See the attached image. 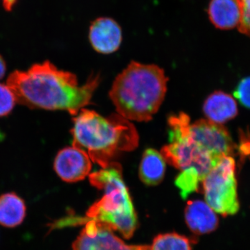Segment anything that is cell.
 <instances>
[{"mask_svg":"<svg viewBox=\"0 0 250 250\" xmlns=\"http://www.w3.org/2000/svg\"><path fill=\"white\" fill-rule=\"evenodd\" d=\"M100 81L99 75H94L80 85L76 75L45 62L34 64L27 71L13 72L7 85L21 104L49 111L62 110L76 116L89 104Z\"/></svg>","mask_w":250,"mask_h":250,"instance_id":"1","label":"cell"},{"mask_svg":"<svg viewBox=\"0 0 250 250\" xmlns=\"http://www.w3.org/2000/svg\"><path fill=\"white\" fill-rule=\"evenodd\" d=\"M73 122L72 146L84 150L102 168L121 153L131 152L139 146L134 125L118 113L105 118L92 110L82 109Z\"/></svg>","mask_w":250,"mask_h":250,"instance_id":"2","label":"cell"},{"mask_svg":"<svg viewBox=\"0 0 250 250\" xmlns=\"http://www.w3.org/2000/svg\"><path fill=\"white\" fill-rule=\"evenodd\" d=\"M167 81L158 65L130 62L117 76L109 92L117 113L129 121H151L165 99Z\"/></svg>","mask_w":250,"mask_h":250,"instance_id":"3","label":"cell"},{"mask_svg":"<svg viewBox=\"0 0 250 250\" xmlns=\"http://www.w3.org/2000/svg\"><path fill=\"white\" fill-rule=\"evenodd\" d=\"M89 180L93 187L104 190V195L90 207L86 218L70 220L68 223L79 225L94 220L119 231L125 238H131L137 228V217L123 180L122 166L113 161L90 174Z\"/></svg>","mask_w":250,"mask_h":250,"instance_id":"4","label":"cell"},{"mask_svg":"<svg viewBox=\"0 0 250 250\" xmlns=\"http://www.w3.org/2000/svg\"><path fill=\"white\" fill-rule=\"evenodd\" d=\"M190 125V117L186 113L171 116L168 118L170 143L162 148L161 153L170 166L181 171L195 169L204 181L220 160L192 139Z\"/></svg>","mask_w":250,"mask_h":250,"instance_id":"5","label":"cell"},{"mask_svg":"<svg viewBox=\"0 0 250 250\" xmlns=\"http://www.w3.org/2000/svg\"><path fill=\"white\" fill-rule=\"evenodd\" d=\"M206 202L215 213L224 216L239 210L236 164L232 156H224L204 179Z\"/></svg>","mask_w":250,"mask_h":250,"instance_id":"6","label":"cell"},{"mask_svg":"<svg viewBox=\"0 0 250 250\" xmlns=\"http://www.w3.org/2000/svg\"><path fill=\"white\" fill-rule=\"evenodd\" d=\"M190 136L202 147L215 159L234 154L236 146L228 129L223 125L201 119L190 125Z\"/></svg>","mask_w":250,"mask_h":250,"instance_id":"7","label":"cell"},{"mask_svg":"<svg viewBox=\"0 0 250 250\" xmlns=\"http://www.w3.org/2000/svg\"><path fill=\"white\" fill-rule=\"evenodd\" d=\"M72 245V250H150L149 246H129L106 225L89 220Z\"/></svg>","mask_w":250,"mask_h":250,"instance_id":"8","label":"cell"},{"mask_svg":"<svg viewBox=\"0 0 250 250\" xmlns=\"http://www.w3.org/2000/svg\"><path fill=\"white\" fill-rule=\"evenodd\" d=\"M54 168L62 181L74 183L89 175L92 160L84 150L72 146L59 151L54 159Z\"/></svg>","mask_w":250,"mask_h":250,"instance_id":"9","label":"cell"},{"mask_svg":"<svg viewBox=\"0 0 250 250\" xmlns=\"http://www.w3.org/2000/svg\"><path fill=\"white\" fill-rule=\"evenodd\" d=\"M89 41L99 53H113L118 50L123 41L121 26L111 18H97L90 26Z\"/></svg>","mask_w":250,"mask_h":250,"instance_id":"10","label":"cell"},{"mask_svg":"<svg viewBox=\"0 0 250 250\" xmlns=\"http://www.w3.org/2000/svg\"><path fill=\"white\" fill-rule=\"evenodd\" d=\"M216 213L207 202L189 201L185 208V220L192 233L206 234L218 228L219 220Z\"/></svg>","mask_w":250,"mask_h":250,"instance_id":"11","label":"cell"},{"mask_svg":"<svg viewBox=\"0 0 250 250\" xmlns=\"http://www.w3.org/2000/svg\"><path fill=\"white\" fill-rule=\"evenodd\" d=\"M243 14L241 0H211L208 7L210 22L220 29L238 27Z\"/></svg>","mask_w":250,"mask_h":250,"instance_id":"12","label":"cell"},{"mask_svg":"<svg viewBox=\"0 0 250 250\" xmlns=\"http://www.w3.org/2000/svg\"><path fill=\"white\" fill-rule=\"evenodd\" d=\"M203 111L207 120L223 125L238 115V107L231 95L218 90L210 94L205 100Z\"/></svg>","mask_w":250,"mask_h":250,"instance_id":"13","label":"cell"},{"mask_svg":"<svg viewBox=\"0 0 250 250\" xmlns=\"http://www.w3.org/2000/svg\"><path fill=\"white\" fill-rule=\"evenodd\" d=\"M166 161L161 152L148 148L143 152L139 166V177L147 186L161 183L165 177Z\"/></svg>","mask_w":250,"mask_h":250,"instance_id":"14","label":"cell"},{"mask_svg":"<svg viewBox=\"0 0 250 250\" xmlns=\"http://www.w3.org/2000/svg\"><path fill=\"white\" fill-rule=\"evenodd\" d=\"M26 216V205L22 199L9 192L0 196V225L14 228L21 225Z\"/></svg>","mask_w":250,"mask_h":250,"instance_id":"15","label":"cell"},{"mask_svg":"<svg viewBox=\"0 0 250 250\" xmlns=\"http://www.w3.org/2000/svg\"><path fill=\"white\" fill-rule=\"evenodd\" d=\"M150 250H192L191 241L178 233L160 234L154 238Z\"/></svg>","mask_w":250,"mask_h":250,"instance_id":"16","label":"cell"},{"mask_svg":"<svg viewBox=\"0 0 250 250\" xmlns=\"http://www.w3.org/2000/svg\"><path fill=\"white\" fill-rule=\"evenodd\" d=\"M203 180L195 169L188 168L182 170L177 176L175 185L180 190L182 198L186 199L192 192L198 191L200 184Z\"/></svg>","mask_w":250,"mask_h":250,"instance_id":"17","label":"cell"},{"mask_svg":"<svg viewBox=\"0 0 250 250\" xmlns=\"http://www.w3.org/2000/svg\"><path fill=\"white\" fill-rule=\"evenodd\" d=\"M16 103V95L9 85L0 83V117L9 115Z\"/></svg>","mask_w":250,"mask_h":250,"instance_id":"18","label":"cell"},{"mask_svg":"<svg viewBox=\"0 0 250 250\" xmlns=\"http://www.w3.org/2000/svg\"><path fill=\"white\" fill-rule=\"evenodd\" d=\"M233 95L243 106L250 108V77L243 79L239 82Z\"/></svg>","mask_w":250,"mask_h":250,"instance_id":"19","label":"cell"},{"mask_svg":"<svg viewBox=\"0 0 250 250\" xmlns=\"http://www.w3.org/2000/svg\"><path fill=\"white\" fill-rule=\"evenodd\" d=\"M1 1L4 9L7 11H11L17 3L18 0H1Z\"/></svg>","mask_w":250,"mask_h":250,"instance_id":"20","label":"cell"},{"mask_svg":"<svg viewBox=\"0 0 250 250\" xmlns=\"http://www.w3.org/2000/svg\"><path fill=\"white\" fill-rule=\"evenodd\" d=\"M6 63L2 57L0 55V80L4 77L5 73H6Z\"/></svg>","mask_w":250,"mask_h":250,"instance_id":"21","label":"cell"},{"mask_svg":"<svg viewBox=\"0 0 250 250\" xmlns=\"http://www.w3.org/2000/svg\"><path fill=\"white\" fill-rule=\"evenodd\" d=\"M243 6L250 7V0H241Z\"/></svg>","mask_w":250,"mask_h":250,"instance_id":"22","label":"cell"}]
</instances>
